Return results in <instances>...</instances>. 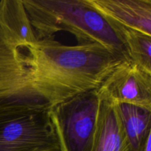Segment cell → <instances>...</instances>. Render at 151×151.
Masks as SVG:
<instances>
[{"instance_id":"obj_6","label":"cell","mask_w":151,"mask_h":151,"mask_svg":"<svg viewBox=\"0 0 151 151\" xmlns=\"http://www.w3.org/2000/svg\"><path fill=\"white\" fill-rule=\"evenodd\" d=\"M97 91L117 104L134 105L151 110V73L132 61L119 63Z\"/></svg>"},{"instance_id":"obj_9","label":"cell","mask_w":151,"mask_h":151,"mask_svg":"<svg viewBox=\"0 0 151 151\" xmlns=\"http://www.w3.org/2000/svg\"><path fill=\"white\" fill-rule=\"evenodd\" d=\"M118 114L132 151H142L151 136V110L116 103Z\"/></svg>"},{"instance_id":"obj_2","label":"cell","mask_w":151,"mask_h":151,"mask_svg":"<svg viewBox=\"0 0 151 151\" xmlns=\"http://www.w3.org/2000/svg\"><path fill=\"white\" fill-rule=\"evenodd\" d=\"M27 49L41 76L78 93L98 88L115 67L127 60L97 43L67 46L55 37L37 40Z\"/></svg>"},{"instance_id":"obj_8","label":"cell","mask_w":151,"mask_h":151,"mask_svg":"<svg viewBox=\"0 0 151 151\" xmlns=\"http://www.w3.org/2000/svg\"><path fill=\"white\" fill-rule=\"evenodd\" d=\"M100 13L123 26L151 35V0H88Z\"/></svg>"},{"instance_id":"obj_11","label":"cell","mask_w":151,"mask_h":151,"mask_svg":"<svg viewBox=\"0 0 151 151\" xmlns=\"http://www.w3.org/2000/svg\"><path fill=\"white\" fill-rule=\"evenodd\" d=\"M0 18L24 42L29 45L36 42L22 0H0Z\"/></svg>"},{"instance_id":"obj_1","label":"cell","mask_w":151,"mask_h":151,"mask_svg":"<svg viewBox=\"0 0 151 151\" xmlns=\"http://www.w3.org/2000/svg\"><path fill=\"white\" fill-rule=\"evenodd\" d=\"M27 45L0 18V116L50 112L78 94L41 76Z\"/></svg>"},{"instance_id":"obj_3","label":"cell","mask_w":151,"mask_h":151,"mask_svg":"<svg viewBox=\"0 0 151 151\" xmlns=\"http://www.w3.org/2000/svg\"><path fill=\"white\" fill-rule=\"evenodd\" d=\"M37 40L66 31L78 44L97 43L130 60L126 47L109 19L88 0H22ZM131 61V60H130Z\"/></svg>"},{"instance_id":"obj_7","label":"cell","mask_w":151,"mask_h":151,"mask_svg":"<svg viewBox=\"0 0 151 151\" xmlns=\"http://www.w3.org/2000/svg\"><path fill=\"white\" fill-rule=\"evenodd\" d=\"M98 95L100 103L91 151H132L116 103L106 96Z\"/></svg>"},{"instance_id":"obj_10","label":"cell","mask_w":151,"mask_h":151,"mask_svg":"<svg viewBox=\"0 0 151 151\" xmlns=\"http://www.w3.org/2000/svg\"><path fill=\"white\" fill-rule=\"evenodd\" d=\"M106 18L123 41L130 60L151 73V35L127 27Z\"/></svg>"},{"instance_id":"obj_4","label":"cell","mask_w":151,"mask_h":151,"mask_svg":"<svg viewBox=\"0 0 151 151\" xmlns=\"http://www.w3.org/2000/svg\"><path fill=\"white\" fill-rule=\"evenodd\" d=\"M97 88L79 92L53 106L50 115L60 151H91L98 114Z\"/></svg>"},{"instance_id":"obj_12","label":"cell","mask_w":151,"mask_h":151,"mask_svg":"<svg viewBox=\"0 0 151 151\" xmlns=\"http://www.w3.org/2000/svg\"><path fill=\"white\" fill-rule=\"evenodd\" d=\"M142 151H151V136L147 139V142Z\"/></svg>"},{"instance_id":"obj_5","label":"cell","mask_w":151,"mask_h":151,"mask_svg":"<svg viewBox=\"0 0 151 151\" xmlns=\"http://www.w3.org/2000/svg\"><path fill=\"white\" fill-rule=\"evenodd\" d=\"M0 151H60L50 112L0 116Z\"/></svg>"}]
</instances>
